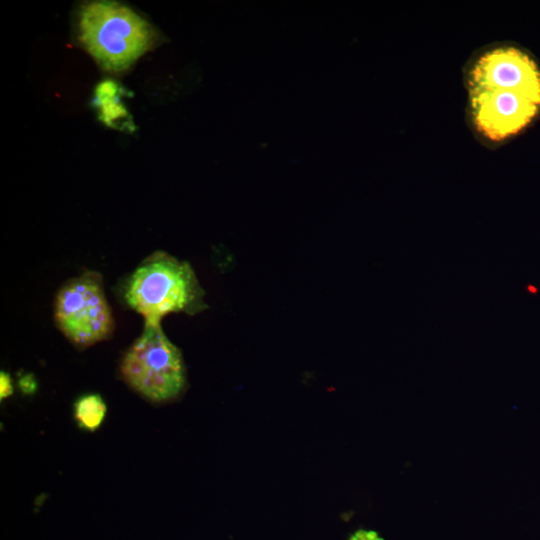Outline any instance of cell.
Instances as JSON below:
<instances>
[{"mask_svg":"<svg viewBox=\"0 0 540 540\" xmlns=\"http://www.w3.org/2000/svg\"><path fill=\"white\" fill-rule=\"evenodd\" d=\"M123 295L145 323H161L169 313L194 315L206 308L204 290L190 264L162 251L140 263L127 279Z\"/></svg>","mask_w":540,"mask_h":540,"instance_id":"cell-1","label":"cell"},{"mask_svg":"<svg viewBox=\"0 0 540 540\" xmlns=\"http://www.w3.org/2000/svg\"><path fill=\"white\" fill-rule=\"evenodd\" d=\"M80 38L108 70H123L149 49L153 31L134 11L114 2H91L80 12Z\"/></svg>","mask_w":540,"mask_h":540,"instance_id":"cell-2","label":"cell"},{"mask_svg":"<svg viewBox=\"0 0 540 540\" xmlns=\"http://www.w3.org/2000/svg\"><path fill=\"white\" fill-rule=\"evenodd\" d=\"M120 373L132 390L154 403L176 399L186 385L181 350L166 336L161 323L144 324L122 357Z\"/></svg>","mask_w":540,"mask_h":540,"instance_id":"cell-3","label":"cell"},{"mask_svg":"<svg viewBox=\"0 0 540 540\" xmlns=\"http://www.w3.org/2000/svg\"><path fill=\"white\" fill-rule=\"evenodd\" d=\"M54 316L60 331L79 348L106 340L114 320L101 275L88 271L64 284L56 296Z\"/></svg>","mask_w":540,"mask_h":540,"instance_id":"cell-4","label":"cell"},{"mask_svg":"<svg viewBox=\"0 0 540 540\" xmlns=\"http://www.w3.org/2000/svg\"><path fill=\"white\" fill-rule=\"evenodd\" d=\"M469 87L475 125L493 141L522 130L540 107L530 95L511 84L470 79Z\"/></svg>","mask_w":540,"mask_h":540,"instance_id":"cell-5","label":"cell"},{"mask_svg":"<svg viewBox=\"0 0 540 540\" xmlns=\"http://www.w3.org/2000/svg\"><path fill=\"white\" fill-rule=\"evenodd\" d=\"M470 79L511 84L540 104V72L533 60L514 47H501L483 54Z\"/></svg>","mask_w":540,"mask_h":540,"instance_id":"cell-6","label":"cell"},{"mask_svg":"<svg viewBox=\"0 0 540 540\" xmlns=\"http://www.w3.org/2000/svg\"><path fill=\"white\" fill-rule=\"evenodd\" d=\"M107 406L99 394H87L74 404V417L78 425L87 431H96L103 423Z\"/></svg>","mask_w":540,"mask_h":540,"instance_id":"cell-7","label":"cell"},{"mask_svg":"<svg viewBox=\"0 0 540 540\" xmlns=\"http://www.w3.org/2000/svg\"><path fill=\"white\" fill-rule=\"evenodd\" d=\"M118 87L112 81L102 82L96 91L103 121L109 125L118 124L127 117L124 107L119 102Z\"/></svg>","mask_w":540,"mask_h":540,"instance_id":"cell-8","label":"cell"},{"mask_svg":"<svg viewBox=\"0 0 540 540\" xmlns=\"http://www.w3.org/2000/svg\"><path fill=\"white\" fill-rule=\"evenodd\" d=\"M14 392L11 376L7 372L0 373V399H6Z\"/></svg>","mask_w":540,"mask_h":540,"instance_id":"cell-9","label":"cell"},{"mask_svg":"<svg viewBox=\"0 0 540 540\" xmlns=\"http://www.w3.org/2000/svg\"><path fill=\"white\" fill-rule=\"evenodd\" d=\"M20 390L26 394L31 395L37 390V382L33 374L23 375L18 382Z\"/></svg>","mask_w":540,"mask_h":540,"instance_id":"cell-10","label":"cell"},{"mask_svg":"<svg viewBox=\"0 0 540 540\" xmlns=\"http://www.w3.org/2000/svg\"><path fill=\"white\" fill-rule=\"evenodd\" d=\"M349 540H383L373 531L359 530Z\"/></svg>","mask_w":540,"mask_h":540,"instance_id":"cell-11","label":"cell"}]
</instances>
